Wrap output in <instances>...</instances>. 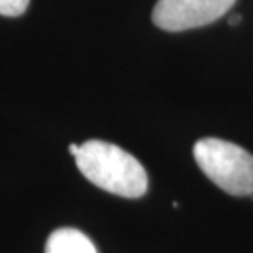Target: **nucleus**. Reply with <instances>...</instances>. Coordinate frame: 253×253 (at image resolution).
Here are the masks:
<instances>
[{"mask_svg": "<svg viewBox=\"0 0 253 253\" xmlns=\"http://www.w3.org/2000/svg\"><path fill=\"white\" fill-rule=\"evenodd\" d=\"M194 160L212 183L232 196L253 194V156L242 146L220 138H202Z\"/></svg>", "mask_w": 253, "mask_h": 253, "instance_id": "obj_2", "label": "nucleus"}, {"mask_svg": "<svg viewBox=\"0 0 253 253\" xmlns=\"http://www.w3.org/2000/svg\"><path fill=\"white\" fill-rule=\"evenodd\" d=\"M229 23L232 25V27H237L239 23H242V17L240 15H232V17L229 18Z\"/></svg>", "mask_w": 253, "mask_h": 253, "instance_id": "obj_6", "label": "nucleus"}, {"mask_svg": "<svg viewBox=\"0 0 253 253\" xmlns=\"http://www.w3.org/2000/svg\"><path fill=\"white\" fill-rule=\"evenodd\" d=\"M30 0H0V15L3 17H20L27 12Z\"/></svg>", "mask_w": 253, "mask_h": 253, "instance_id": "obj_5", "label": "nucleus"}, {"mask_svg": "<svg viewBox=\"0 0 253 253\" xmlns=\"http://www.w3.org/2000/svg\"><path fill=\"white\" fill-rule=\"evenodd\" d=\"M237 0H158L151 20L165 32L206 27L229 12Z\"/></svg>", "mask_w": 253, "mask_h": 253, "instance_id": "obj_3", "label": "nucleus"}, {"mask_svg": "<svg viewBox=\"0 0 253 253\" xmlns=\"http://www.w3.org/2000/svg\"><path fill=\"white\" fill-rule=\"evenodd\" d=\"M79 148H81V145H76V143H71L69 145V153L73 155V156H76L79 153Z\"/></svg>", "mask_w": 253, "mask_h": 253, "instance_id": "obj_7", "label": "nucleus"}, {"mask_svg": "<svg viewBox=\"0 0 253 253\" xmlns=\"http://www.w3.org/2000/svg\"><path fill=\"white\" fill-rule=\"evenodd\" d=\"M44 253H97V249L81 230L63 227L48 237Z\"/></svg>", "mask_w": 253, "mask_h": 253, "instance_id": "obj_4", "label": "nucleus"}, {"mask_svg": "<svg viewBox=\"0 0 253 253\" xmlns=\"http://www.w3.org/2000/svg\"><path fill=\"white\" fill-rule=\"evenodd\" d=\"M85 179L115 196L136 199L148 189V176L135 156L102 140H89L74 156Z\"/></svg>", "mask_w": 253, "mask_h": 253, "instance_id": "obj_1", "label": "nucleus"}]
</instances>
